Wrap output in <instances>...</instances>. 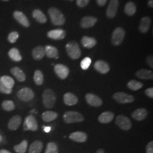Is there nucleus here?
Listing matches in <instances>:
<instances>
[{"label": "nucleus", "instance_id": "2eb2a0df", "mask_svg": "<svg viewBox=\"0 0 153 153\" xmlns=\"http://www.w3.org/2000/svg\"><path fill=\"white\" fill-rule=\"evenodd\" d=\"M69 138L73 141L82 143L87 141L88 135L83 131H75L70 134Z\"/></svg>", "mask_w": 153, "mask_h": 153}, {"label": "nucleus", "instance_id": "5701e85b", "mask_svg": "<svg viewBox=\"0 0 153 153\" xmlns=\"http://www.w3.org/2000/svg\"><path fill=\"white\" fill-rule=\"evenodd\" d=\"M114 114L110 111H106L99 115L98 120L102 124H108L114 119Z\"/></svg>", "mask_w": 153, "mask_h": 153}, {"label": "nucleus", "instance_id": "412c9836", "mask_svg": "<svg viewBox=\"0 0 153 153\" xmlns=\"http://www.w3.org/2000/svg\"><path fill=\"white\" fill-rule=\"evenodd\" d=\"M63 99L64 103L69 106L76 105L78 102V99L76 95L71 93H66L65 94Z\"/></svg>", "mask_w": 153, "mask_h": 153}, {"label": "nucleus", "instance_id": "c03bdc74", "mask_svg": "<svg viewBox=\"0 0 153 153\" xmlns=\"http://www.w3.org/2000/svg\"><path fill=\"white\" fill-rule=\"evenodd\" d=\"M145 95H146V96H148V97H149V98H153V88H148L146 90H145Z\"/></svg>", "mask_w": 153, "mask_h": 153}, {"label": "nucleus", "instance_id": "4c0bfd02", "mask_svg": "<svg viewBox=\"0 0 153 153\" xmlns=\"http://www.w3.org/2000/svg\"><path fill=\"white\" fill-rule=\"evenodd\" d=\"M59 153L58 147L55 142H50L48 143L45 153Z\"/></svg>", "mask_w": 153, "mask_h": 153}, {"label": "nucleus", "instance_id": "09e8293b", "mask_svg": "<svg viewBox=\"0 0 153 153\" xmlns=\"http://www.w3.org/2000/svg\"><path fill=\"white\" fill-rule=\"evenodd\" d=\"M148 5L150 7H153V0H149Z\"/></svg>", "mask_w": 153, "mask_h": 153}, {"label": "nucleus", "instance_id": "864d4df0", "mask_svg": "<svg viewBox=\"0 0 153 153\" xmlns=\"http://www.w3.org/2000/svg\"><path fill=\"white\" fill-rule=\"evenodd\" d=\"M2 1H8L9 0H2Z\"/></svg>", "mask_w": 153, "mask_h": 153}, {"label": "nucleus", "instance_id": "423d86ee", "mask_svg": "<svg viewBox=\"0 0 153 153\" xmlns=\"http://www.w3.org/2000/svg\"><path fill=\"white\" fill-rule=\"evenodd\" d=\"M23 129L25 131H36L38 130V122L33 115H28L25 118L23 123Z\"/></svg>", "mask_w": 153, "mask_h": 153}, {"label": "nucleus", "instance_id": "f3484780", "mask_svg": "<svg viewBox=\"0 0 153 153\" xmlns=\"http://www.w3.org/2000/svg\"><path fill=\"white\" fill-rule=\"evenodd\" d=\"M131 117L135 120L142 121L148 116V111L145 108H141L136 109L131 113Z\"/></svg>", "mask_w": 153, "mask_h": 153}, {"label": "nucleus", "instance_id": "aec40b11", "mask_svg": "<svg viewBox=\"0 0 153 153\" xmlns=\"http://www.w3.org/2000/svg\"><path fill=\"white\" fill-rule=\"evenodd\" d=\"M98 21L97 18L92 16L83 17L81 22V26L82 28H88L94 26Z\"/></svg>", "mask_w": 153, "mask_h": 153}, {"label": "nucleus", "instance_id": "0eeeda50", "mask_svg": "<svg viewBox=\"0 0 153 153\" xmlns=\"http://www.w3.org/2000/svg\"><path fill=\"white\" fill-rule=\"evenodd\" d=\"M115 123L121 129L124 131H129L131 129L132 124L131 120L126 116L119 115L117 116Z\"/></svg>", "mask_w": 153, "mask_h": 153}, {"label": "nucleus", "instance_id": "f03ea898", "mask_svg": "<svg viewBox=\"0 0 153 153\" xmlns=\"http://www.w3.org/2000/svg\"><path fill=\"white\" fill-rule=\"evenodd\" d=\"M48 14L51 18V22L55 26H61L65 23V16L57 8H50L48 10Z\"/></svg>", "mask_w": 153, "mask_h": 153}, {"label": "nucleus", "instance_id": "f257e3e1", "mask_svg": "<svg viewBox=\"0 0 153 153\" xmlns=\"http://www.w3.org/2000/svg\"><path fill=\"white\" fill-rule=\"evenodd\" d=\"M42 99L43 103L45 108L51 109L55 106L56 102V95L52 90L50 88L45 90L43 94Z\"/></svg>", "mask_w": 153, "mask_h": 153}, {"label": "nucleus", "instance_id": "cd10ccee", "mask_svg": "<svg viewBox=\"0 0 153 153\" xmlns=\"http://www.w3.org/2000/svg\"><path fill=\"white\" fill-rule=\"evenodd\" d=\"M97 43L95 39L86 36H83L81 39V43L83 46L87 48H92L97 44Z\"/></svg>", "mask_w": 153, "mask_h": 153}, {"label": "nucleus", "instance_id": "f704fd0d", "mask_svg": "<svg viewBox=\"0 0 153 153\" xmlns=\"http://www.w3.org/2000/svg\"><path fill=\"white\" fill-rule=\"evenodd\" d=\"M28 142L26 140H23L19 144L14 146V149L17 153H25L27 149Z\"/></svg>", "mask_w": 153, "mask_h": 153}, {"label": "nucleus", "instance_id": "49530a36", "mask_svg": "<svg viewBox=\"0 0 153 153\" xmlns=\"http://www.w3.org/2000/svg\"><path fill=\"white\" fill-rule=\"evenodd\" d=\"M97 2L99 5L103 6L105 5L106 2H107V0H97Z\"/></svg>", "mask_w": 153, "mask_h": 153}, {"label": "nucleus", "instance_id": "b1692460", "mask_svg": "<svg viewBox=\"0 0 153 153\" xmlns=\"http://www.w3.org/2000/svg\"><path fill=\"white\" fill-rule=\"evenodd\" d=\"M136 76L138 78L145 80L152 79L153 78V71L147 69H140L136 73Z\"/></svg>", "mask_w": 153, "mask_h": 153}, {"label": "nucleus", "instance_id": "20e7f679", "mask_svg": "<svg viewBox=\"0 0 153 153\" xmlns=\"http://www.w3.org/2000/svg\"><path fill=\"white\" fill-rule=\"evenodd\" d=\"M64 120L67 124L79 123L84 120L83 115L76 111H67L63 115Z\"/></svg>", "mask_w": 153, "mask_h": 153}, {"label": "nucleus", "instance_id": "2f4dec72", "mask_svg": "<svg viewBox=\"0 0 153 153\" xmlns=\"http://www.w3.org/2000/svg\"><path fill=\"white\" fill-rule=\"evenodd\" d=\"M124 11L126 14L128 16H133L136 12V6L135 5V4L131 1L126 3V4L125 6Z\"/></svg>", "mask_w": 153, "mask_h": 153}, {"label": "nucleus", "instance_id": "a211bd4d", "mask_svg": "<svg viewBox=\"0 0 153 153\" xmlns=\"http://www.w3.org/2000/svg\"><path fill=\"white\" fill-rule=\"evenodd\" d=\"M94 68L101 74H106L109 71V66L108 63L103 60H98L95 62Z\"/></svg>", "mask_w": 153, "mask_h": 153}, {"label": "nucleus", "instance_id": "72a5a7b5", "mask_svg": "<svg viewBox=\"0 0 153 153\" xmlns=\"http://www.w3.org/2000/svg\"><path fill=\"white\" fill-rule=\"evenodd\" d=\"M33 81L38 86H41L43 84L44 76L42 71L40 70L35 71L33 75Z\"/></svg>", "mask_w": 153, "mask_h": 153}, {"label": "nucleus", "instance_id": "dca6fc26", "mask_svg": "<svg viewBox=\"0 0 153 153\" xmlns=\"http://www.w3.org/2000/svg\"><path fill=\"white\" fill-rule=\"evenodd\" d=\"M47 36L50 39L53 40H62L65 38V31L61 29H56L49 31L47 33Z\"/></svg>", "mask_w": 153, "mask_h": 153}, {"label": "nucleus", "instance_id": "de8ad7c7", "mask_svg": "<svg viewBox=\"0 0 153 153\" xmlns=\"http://www.w3.org/2000/svg\"><path fill=\"white\" fill-rule=\"evenodd\" d=\"M43 130L46 133H48L51 131V128L50 126H43Z\"/></svg>", "mask_w": 153, "mask_h": 153}, {"label": "nucleus", "instance_id": "6ab92c4d", "mask_svg": "<svg viewBox=\"0 0 153 153\" xmlns=\"http://www.w3.org/2000/svg\"><path fill=\"white\" fill-rule=\"evenodd\" d=\"M10 72L12 75L16 78L18 81L20 82L25 81L26 78V74L20 68L17 66L13 67L10 69Z\"/></svg>", "mask_w": 153, "mask_h": 153}, {"label": "nucleus", "instance_id": "e433bc0d", "mask_svg": "<svg viewBox=\"0 0 153 153\" xmlns=\"http://www.w3.org/2000/svg\"><path fill=\"white\" fill-rule=\"evenodd\" d=\"M1 107L2 109L6 111H11L15 109V104L14 103L10 100H4L1 104Z\"/></svg>", "mask_w": 153, "mask_h": 153}, {"label": "nucleus", "instance_id": "79ce46f5", "mask_svg": "<svg viewBox=\"0 0 153 153\" xmlns=\"http://www.w3.org/2000/svg\"><path fill=\"white\" fill-rule=\"evenodd\" d=\"M90 0H76V5L79 7H84L88 5Z\"/></svg>", "mask_w": 153, "mask_h": 153}, {"label": "nucleus", "instance_id": "4be33fe9", "mask_svg": "<svg viewBox=\"0 0 153 153\" xmlns=\"http://www.w3.org/2000/svg\"><path fill=\"white\" fill-rule=\"evenodd\" d=\"M45 55V51L44 47L42 45H39L34 48L32 52V56L33 58L35 60H42Z\"/></svg>", "mask_w": 153, "mask_h": 153}, {"label": "nucleus", "instance_id": "a19ab883", "mask_svg": "<svg viewBox=\"0 0 153 153\" xmlns=\"http://www.w3.org/2000/svg\"><path fill=\"white\" fill-rule=\"evenodd\" d=\"M0 93L5 94H10L12 93V89L7 88L3 85V83L1 81V76H0Z\"/></svg>", "mask_w": 153, "mask_h": 153}, {"label": "nucleus", "instance_id": "5fc2aeb1", "mask_svg": "<svg viewBox=\"0 0 153 153\" xmlns=\"http://www.w3.org/2000/svg\"><path fill=\"white\" fill-rule=\"evenodd\" d=\"M71 1H73V0H71Z\"/></svg>", "mask_w": 153, "mask_h": 153}, {"label": "nucleus", "instance_id": "3c124183", "mask_svg": "<svg viewBox=\"0 0 153 153\" xmlns=\"http://www.w3.org/2000/svg\"><path fill=\"white\" fill-rule=\"evenodd\" d=\"M95 153H104V150L103 149H98Z\"/></svg>", "mask_w": 153, "mask_h": 153}, {"label": "nucleus", "instance_id": "6e6552de", "mask_svg": "<svg viewBox=\"0 0 153 153\" xmlns=\"http://www.w3.org/2000/svg\"><path fill=\"white\" fill-rule=\"evenodd\" d=\"M125 30L121 27H117L114 31L112 35V43L114 45L117 46L121 44L125 37Z\"/></svg>", "mask_w": 153, "mask_h": 153}, {"label": "nucleus", "instance_id": "37998d69", "mask_svg": "<svg viewBox=\"0 0 153 153\" xmlns=\"http://www.w3.org/2000/svg\"><path fill=\"white\" fill-rule=\"evenodd\" d=\"M146 153H153V142L148 143L146 148Z\"/></svg>", "mask_w": 153, "mask_h": 153}, {"label": "nucleus", "instance_id": "603ef678", "mask_svg": "<svg viewBox=\"0 0 153 153\" xmlns=\"http://www.w3.org/2000/svg\"><path fill=\"white\" fill-rule=\"evenodd\" d=\"M2 141V136H1V134H0V143Z\"/></svg>", "mask_w": 153, "mask_h": 153}, {"label": "nucleus", "instance_id": "1a4fd4ad", "mask_svg": "<svg viewBox=\"0 0 153 153\" xmlns=\"http://www.w3.org/2000/svg\"><path fill=\"white\" fill-rule=\"evenodd\" d=\"M17 97L21 100L27 102L33 100L35 97V94L31 88H24L18 91Z\"/></svg>", "mask_w": 153, "mask_h": 153}, {"label": "nucleus", "instance_id": "f8f14e48", "mask_svg": "<svg viewBox=\"0 0 153 153\" xmlns=\"http://www.w3.org/2000/svg\"><path fill=\"white\" fill-rule=\"evenodd\" d=\"M85 99L88 104L93 107H100L103 104L102 100L93 94L88 93L85 95Z\"/></svg>", "mask_w": 153, "mask_h": 153}, {"label": "nucleus", "instance_id": "9b49d317", "mask_svg": "<svg viewBox=\"0 0 153 153\" xmlns=\"http://www.w3.org/2000/svg\"><path fill=\"white\" fill-rule=\"evenodd\" d=\"M119 7V0H111L109 2V5L107 9L106 14L107 16L109 18H114L117 11L118 10Z\"/></svg>", "mask_w": 153, "mask_h": 153}, {"label": "nucleus", "instance_id": "58836bf2", "mask_svg": "<svg viewBox=\"0 0 153 153\" xmlns=\"http://www.w3.org/2000/svg\"><path fill=\"white\" fill-rule=\"evenodd\" d=\"M19 38V33L16 31H12L7 36V40L10 43H16Z\"/></svg>", "mask_w": 153, "mask_h": 153}, {"label": "nucleus", "instance_id": "8fccbe9b", "mask_svg": "<svg viewBox=\"0 0 153 153\" xmlns=\"http://www.w3.org/2000/svg\"><path fill=\"white\" fill-rule=\"evenodd\" d=\"M0 153H11L9 151L5 150V149H1L0 150Z\"/></svg>", "mask_w": 153, "mask_h": 153}, {"label": "nucleus", "instance_id": "ddd939ff", "mask_svg": "<svg viewBox=\"0 0 153 153\" xmlns=\"http://www.w3.org/2000/svg\"><path fill=\"white\" fill-rule=\"evenodd\" d=\"M13 16L17 22L25 27H28L30 26V24L27 18L21 11H14L13 13Z\"/></svg>", "mask_w": 153, "mask_h": 153}, {"label": "nucleus", "instance_id": "bb28decb", "mask_svg": "<svg viewBox=\"0 0 153 153\" xmlns=\"http://www.w3.org/2000/svg\"><path fill=\"white\" fill-rule=\"evenodd\" d=\"M57 117H58V114L56 112L52 111H47L44 112L42 115V120L47 123H49V122L55 120L57 118Z\"/></svg>", "mask_w": 153, "mask_h": 153}, {"label": "nucleus", "instance_id": "ea45409f", "mask_svg": "<svg viewBox=\"0 0 153 153\" xmlns=\"http://www.w3.org/2000/svg\"><path fill=\"white\" fill-rule=\"evenodd\" d=\"M91 64V60L90 57H85L81 62V67L83 70H87Z\"/></svg>", "mask_w": 153, "mask_h": 153}, {"label": "nucleus", "instance_id": "c9c22d12", "mask_svg": "<svg viewBox=\"0 0 153 153\" xmlns=\"http://www.w3.org/2000/svg\"><path fill=\"white\" fill-rule=\"evenodd\" d=\"M127 86L130 90L133 91H137L143 87L142 83L136 80H131L128 82Z\"/></svg>", "mask_w": 153, "mask_h": 153}, {"label": "nucleus", "instance_id": "c85d7f7f", "mask_svg": "<svg viewBox=\"0 0 153 153\" xmlns=\"http://www.w3.org/2000/svg\"><path fill=\"white\" fill-rule=\"evenodd\" d=\"M44 48L45 51V55H47L48 58H56L59 56L58 49L55 47L47 45L44 47Z\"/></svg>", "mask_w": 153, "mask_h": 153}, {"label": "nucleus", "instance_id": "393cba45", "mask_svg": "<svg viewBox=\"0 0 153 153\" xmlns=\"http://www.w3.org/2000/svg\"><path fill=\"white\" fill-rule=\"evenodd\" d=\"M151 25V19L149 16L142 18L140 25V30L142 33H148Z\"/></svg>", "mask_w": 153, "mask_h": 153}, {"label": "nucleus", "instance_id": "39448f33", "mask_svg": "<svg viewBox=\"0 0 153 153\" xmlns=\"http://www.w3.org/2000/svg\"><path fill=\"white\" fill-rule=\"evenodd\" d=\"M113 98L115 101L120 104L131 103L134 101V97L129 94L123 92H117L113 95Z\"/></svg>", "mask_w": 153, "mask_h": 153}, {"label": "nucleus", "instance_id": "7ed1b4c3", "mask_svg": "<svg viewBox=\"0 0 153 153\" xmlns=\"http://www.w3.org/2000/svg\"><path fill=\"white\" fill-rule=\"evenodd\" d=\"M66 49L68 55L71 59L76 60L81 56V51L79 45L75 41H71L66 45Z\"/></svg>", "mask_w": 153, "mask_h": 153}, {"label": "nucleus", "instance_id": "4468645a", "mask_svg": "<svg viewBox=\"0 0 153 153\" xmlns=\"http://www.w3.org/2000/svg\"><path fill=\"white\" fill-rule=\"evenodd\" d=\"M22 117L19 115H15L9 121L7 128L10 131H16L22 123Z\"/></svg>", "mask_w": 153, "mask_h": 153}, {"label": "nucleus", "instance_id": "a18cd8bd", "mask_svg": "<svg viewBox=\"0 0 153 153\" xmlns=\"http://www.w3.org/2000/svg\"><path fill=\"white\" fill-rule=\"evenodd\" d=\"M146 63L148 64V65L149 66L150 68H153V55H150L147 57L146 59Z\"/></svg>", "mask_w": 153, "mask_h": 153}, {"label": "nucleus", "instance_id": "a878e982", "mask_svg": "<svg viewBox=\"0 0 153 153\" xmlns=\"http://www.w3.org/2000/svg\"><path fill=\"white\" fill-rule=\"evenodd\" d=\"M43 148V143L40 141H35L28 149V153H41Z\"/></svg>", "mask_w": 153, "mask_h": 153}, {"label": "nucleus", "instance_id": "7c9ffc66", "mask_svg": "<svg viewBox=\"0 0 153 153\" xmlns=\"http://www.w3.org/2000/svg\"><path fill=\"white\" fill-rule=\"evenodd\" d=\"M33 16L40 23H45L47 21L45 15L39 9H35L33 11Z\"/></svg>", "mask_w": 153, "mask_h": 153}, {"label": "nucleus", "instance_id": "c756f323", "mask_svg": "<svg viewBox=\"0 0 153 153\" xmlns=\"http://www.w3.org/2000/svg\"><path fill=\"white\" fill-rule=\"evenodd\" d=\"M8 56L11 60L16 62H19L22 60V57L19 51L16 48H13L8 52Z\"/></svg>", "mask_w": 153, "mask_h": 153}, {"label": "nucleus", "instance_id": "9d476101", "mask_svg": "<svg viewBox=\"0 0 153 153\" xmlns=\"http://www.w3.org/2000/svg\"><path fill=\"white\" fill-rule=\"evenodd\" d=\"M54 71L56 75L61 79H65L69 74V69L65 65L58 64L55 65Z\"/></svg>", "mask_w": 153, "mask_h": 153}, {"label": "nucleus", "instance_id": "473e14b6", "mask_svg": "<svg viewBox=\"0 0 153 153\" xmlns=\"http://www.w3.org/2000/svg\"><path fill=\"white\" fill-rule=\"evenodd\" d=\"M1 81L6 88H10V89H12V88L14 87V85L15 84L14 79L11 78V76H1Z\"/></svg>", "mask_w": 153, "mask_h": 153}]
</instances>
